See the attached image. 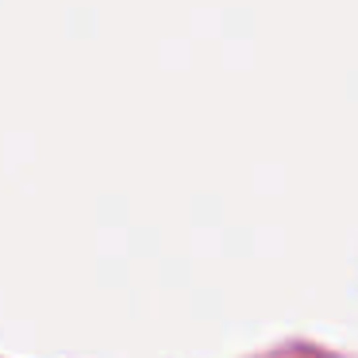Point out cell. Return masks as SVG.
I'll return each mask as SVG.
<instances>
[{"label":"cell","mask_w":358,"mask_h":358,"mask_svg":"<svg viewBox=\"0 0 358 358\" xmlns=\"http://www.w3.org/2000/svg\"><path fill=\"white\" fill-rule=\"evenodd\" d=\"M258 358H343V355H331V350H320V347H308V343H285L278 350H266Z\"/></svg>","instance_id":"6da1fadb"}]
</instances>
